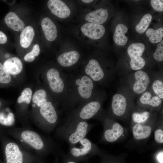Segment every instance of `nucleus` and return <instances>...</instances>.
<instances>
[{
	"instance_id": "nucleus-1",
	"label": "nucleus",
	"mask_w": 163,
	"mask_h": 163,
	"mask_svg": "<svg viewBox=\"0 0 163 163\" xmlns=\"http://www.w3.org/2000/svg\"><path fill=\"white\" fill-rule=\"evenodd\" d=\"M4 133L9 135L28 151L41 154H46L58 150V147L50 138L45 137L29 126L10 127Z\"/></svg>"
},
{
	"instance_id": "nucleus-2",
	"label": "nucleus",
	"mask_w": 163,
	"mask_h": 163,
	"mask_svg": "<svg viewBox=\"0 0 163 163\" xmlns=\"http://www.w3.org/2000/svg\"><path fill=\"white\" fill-rule=\"evenodd\" d=\"M93 126L85 120H70L58 127L56 133L58 137L71 146L85 138Z\"/></svg>"
},
{
	"instance_id": "nucleus-3",
	"label": "nucleus",
	"mask_w": 163,
	"mask_h": 163,
	"mask_svg": "<svg viewBox=\"0 0 163 163\" xmlns=\"http://www.w3.org/2000/svg\"><path fill=\"white\" fill-rule=\"evenodd\" d=\"M6 135L0 134V140L6 163H24L30 152L17 141L8 138Z\"/></svg>"
},
{
	"instance_id": "nucleus-4",
	"label": "nucleus",
	"mask_w": 163,
	"mask_h": 163,
	"mask_svg": "<svg viewBox=\"0 0 163 163\" xmlns=\"http://www.w3.org/2000/svg\"><path fill=\"white\" fill-rule=\"evenodd\" d=\"M100 152L97 146L86 137L75 145L69 146L66 156L76 162H86L88 159Z\"/></svg>"
},
{
	"instance_id": "nucleus-5",
	"label": "nucleus",
	"mask_w": 163,
	"mask_h": 163,
	"mask_svg": "<svg viewBox=\"0 0 163 163\" xmlns=\"http://www.w3.org/2000/svg\"><path fill=\"white\" fill-rule=\"evenodd\" d=\"M38 109L39 117L35 122L36 125L45 133H51L56 126L58 121L55 106L47 101Z\"/></svg>"
},
{
	"instance_id": "nucleus-6",
	"label": "nucleus",
	"mask_w": 163,
	"mask_h": 163,
	"mask_svg": "<svg viewBox=\"0 0 163 163\" xmlns=\"http://www.w3.org/2000/svg\"><path fill=\"white\" fill-rule=\"evenodd\" d=\"M145 49V45L140 43H132L128 47L127 53L130 59V67L133 70H139L145 66V61L141 56Z\"/></svg>"
},
{
	"instance_id": "nucleus-7",
	"label": "nucleus",
	"mask_w": 163,
	"mask_h": 163,
	"mask_svg": "<svg viewBox=\"0 0 163 163\" xmlns=\"http://www.w3.org/2000/svg\"><path fill=\"white\" fill-rule=\"evenodd\" d=\"M104 130L102 139L107 142H115L123 134L124 129L118 123H112L110 120H104Z\"/></svg>"
},
{
	"instance_id": "nucleus-8",
	"label": "nucleus",
	"mask_w": 163,
	"mask_h": 163,
	"mask_svg": "<svg viewBox=\"0 0 163 163\" xmlns=\"http://www.w3.org/2000/svg\"><path fill=\"white\" fill-rule=\"evenodd\" d=\"M101 108V105L99 102L97 101H91L84 105L68 120L76 119L86 121L96 116Z\"/></svg>"
},
{
	"instance_id": "nucleus-9",
	"label": "nucleus",
	"mask_w": 163,
	"mask_h": 163,
	"mask_svg": "<svg viewBox=\"0 0 163 163\" xmlns=\"http://www.w3.org/2000/svg\"><path fill=\"white\" fill-rule=\"evenodd\" d=\"M46 77L50 87L53 91L56 93L62 91L64 84L57 69L53 68L49 69L46 72Z\"/></svg>"
},
{
	"instance_id": "nucleus-10",
	"label": "nucleus",
	"mask_w": 163,
	"mask_h": 163,
	"mask_svg": "<svg viewBox=\"0 0 163 163\" xmlns=\"http://www.w3.org/2000/svg\"><path fill=\"white\" fill-rule=\"evenodd\" d=\"M81 30L85 36L93 40L99 39L105 32L103 25L92 23L84 24L81 27Z\"/></svg>"
},
{
	"instance_id": "nucleus-11",
	"label": "nucleus",
	"mask_w": 163,
	"mask_h": 163,
	"mask_svg": "<svg viewBox=\"0 0 163 163\" xmlns=\"http://www.w3.org/2000/svg\"><path fill=\"white\" fill-rule=\"evenodd\" d=\"M47 6L54 15L61 18H67L70 14L69 8L63 2L60 0H50Z\"/></svg>"
},
{
	"instance_id": "nucleus-12",
	"label": "nucleus",
	"mask_w": 163,
	"mask_h": 163,
	"mask_svg": "<svg viewBox=\"0 0 163 163\" xmlns=\"http://www.w3.org/2000/svg\"><path fill=\"white\" fill-rule=\"evenodd\" d=\"M135 81L133 85V90L137 94H141L146 91L150 79L148 75L142 70H138L134 73Z\"/></svg>"
},
{
	"instance_id": "nucleus-13",
	"label": "nucleus",
	"mask_w": 163,
	"mask_h": 163,
	"mask_svg": "<svg viewBox=\"0 0 163 163\" xmlns=\"http://www.w3.org/2000/svg\"><path fill=\"white\" fill-rule=\"evenodd\" d=\"M127 108V100L123 95L116 94L113 96L111 109L114 116L117 117L122 116L126 113Z\"/></svg>"
},
{
	"instance_id": "nucleus-14",
	"label": "nucleus",
	"mask_w": 163,
	"mask_h": 163,
	"mask_svg": "<svg viewBox=\"0 0 163 163\" xmlns=\"http://www.w3.org/2000/svg\"><path fill=\"white\" fill-rule=\"evenodd\" d=\"M75 83L78 86V92L80 96L85 99L90 98L94 88L91 79L88 76L84 75L80 79H77Z\"/></svg>"
},
{
	"instance_id": "nucleus-15",
	"label": "nucleus",
	"mask_w": 163,
	"mask_h": 163,
	"mask_svg": "<svg viewBox=\"0 0 163 163\" xmlns=\"http://www.w3.org/2000/svg\"><path fill=\"white\" fill-rule=\"evenodd\" d=\"M86 74L92 80L98 82L104 77V72L98 61L94 59L89 60L85 68Z\"/></svg>"
},
{
	"instance_id": "nucleus-16",
	"label": "nucleus",
	"mask_w": 163,
	"mask_h": 163,
	"mask_svg": "<svg viewBox=\"0 0 163 163\" xmlns=\"http://www.w3.org/2000/svg\"><path fill=\"white\" fill-rule=\"evenodd\" d=\"M41 26L47 40L52 41L56 40L57 34V28L50 18L46 17L43 19Z\"/></svg>"
},
{
	"instance_id": "nucleus-17",
	"label": "nucleus",
	"mask_w": 163,
	"mask_h": 163,
	"mask_svg": "<svg viewBox=\"0 0 163 163\" xmlns=\"http://www.w3.org/2000/svg\"><path fill=\"white\" fill-rule=\"evenodd\" d=\"M152 131V127L145 124L135 123L132 129L133 137L137 140L147 138L151 135Z\"/></svg>"
},
{
	"instance_id": "nucleus-18",
	"label": "nucleus",
	"mask_w": 163,
	"mask_h": 163,
	"mask_svg": "<svg viewBox=\"0 0 163 163\" xmlns=\"http://www.w3.org/2000/svg\"><path fill=\"white\" fill-rule=\"evenodd\" d=\"M3 66L11 75H16L22 71L23 65L21 60L18 57L10 58L5 61Z\"/></svg>"
},
{
	"instance_id": "nucleus-19",
	"label": "nucleus",
	"mask_w": 163,
	"mask_h": 163,
	"mask_svg": "<svg viewBox=\"0 0 163 163\" xmlns=\"http://www.w3.org/2000/svg\"><path fill=\"white\" fill-rule=\"evenodd\" d=\"M5 21L9 28L17 31H22L25 27L23 21L14 12H10L5 18Z\"/></svg>"
},
{
	"instance_id": "nucleus-20",
	"label": "nucleus",
	"mask_w": 163,
	"mask_h": 163,
	"mask_svg": "<svg viewBox=\"0 0 163 163\" xmlns=\"http://www.w3.org/2000/svg\"><path fill=\"white\" fill-rule=\"evenodd\" d=\"M108 17L107 9L101 8L88 13L85 19L89 23L101 24L106 21Z\"/></svg>"
},
{
	"instance_id": "nucleus-21",
	"label": "nucleus",
	"mask_w": 163,
	"mask_h": 163,
	"mask_svg": "<svg viewBox=\"0 0 163 163\" xmlns=\"http://www.w3.org/2000/svg\"><path fill=\"white\" fill-rule=\"evenodd\" d=\"M80 57L79 53L76 51L64 53L57 58V61L62 66L69 67L77 62Z\"/></svg>"
},
{
	"instance_id": "nucleus-22",
	"label": "nucleus",
	"mask_w": 163,
	"mask_h": 163,
	"mask_svg": "<svg viewBox=\"0 0 163 163\" xmlns=\"http://www.w3.org/2000/svg\"><path fill=\"white\" fill-rule=\"evenodd\" d=\"M140 104L143 105L156 108L161 105L162 99L156 95H152L148 91H145L142 93L139 99Z\"/></svg>"
},
{
	"instance_id": "nucleus-23",
	"label": "nucleus",
	"mask_w": 163,
	"mask_h": 163,
	"mask_svg": "<svg viewBox=\"0 0 163 163\" xmlns=\"http://www.w3.org/2000/svg\"><path fill=\"white\" fill-rule=\"evenodd\" d=\"M35 36V31L31 26H27L21 31L20 36V43L23 48L28 47L31 44Z\"/></svg>"
},
{
	"instance_id": "nucleus-24",
	"label": "nucleus",
	"mask_w": 163,
	"mask_h": 163,
	"mask_svg": "<svg viewBox=\"0 0 163 163\" xmlns=\"http://www.w3.org/2000/svg\"><path fill=\"white\" fill-rule=\"evenodd\" d=\"M128 30L127 27L124 24H119L117 25L113 38L114 42L117 45L123 46L126 44L128 38L125 35V34Z\"/></svg>"
},
{
	"instance_id": "nucleus-25",
	"label": "nucleus",
	"mask_w": 163,
	"mask_h": 163,
	"mask_svg": "<svg viewBox=\"0 0 163 163\" xmlns=\"http://www.w3.org/2000/svg\"><path fill=\"white\" fill-rule=\"evenodd\" d=\"M47 93L43 89H39L36 91L33 94L32 101L34 103V107H40L48 101L46 99Z\"/></svg>"
},
{
	"instance_id": "nucleus-26",
	"label": "nucleus",
	"mask_w": 163,
	"mask_h": 163,
	"mask_svg": "<svg viewBox=\"0 0 163 163\" xmlns=\"http://www.w3.org/2000/svg\"><path fill=\"white\" fill-rule=\"evenodd\" d=\"M146 34L147 37H149V40L151 43L160 42L163 37V28L161 27L156 30L149 28L147 30Z\"/></svg>"
},
{
	"instance_id": "nucleus-27",
	"label": "nucleus",
	"mask_w": 163,
	"mask_h": 163,
	"mask_svg": "<svg viewBox=\"0 0 163 163\" xmlns=\"http://www.w3.org/2000/svg\"><path fill=\"white\" fill-rule=\"evenodd\" d=\"M152 18V16L150 14H146L144 15L136 27V31L139 34L143 33L149 27Z\"/></svg>"
},
{
	"instance_id": "nucleus-28",
	"label": "nucleus",
	"mask_w": 163,
	"mask_h": 163,
	"mask_svg": "<svg viewBox=\"0 0 163 163\" xmlns=\"http://www.w3.org/2000/svg\"><path fill=\"white\" fill-rule=\"evenodd\" d=\"M150 116V113L147 111L142 112H135L132 114V119L135 123L145 124L148 120Z\"/></svg>"
},
{
	"instance_id": "nucleus-29",
	"label": "nucleus",
	"mask_w": 163,
	"mask_h": 163,
	"mask_svg": "<svg viewBox=\"0 0 163 163\" xmlns=\"http://www.w3.org/2000/svg\"><path fill=\"white\" fill-rule=\"evenodd\" d=\"M32 94L31 88L28 87L25 88L22 91L21 95L18 98L17 103L19 104L23 103L27 105L29 104L32 98Z\"/></svg>"
},
{
	"instance_id": "nucleus-30",
	"label": "nucleus",
	"mask_w": 163,
	"mask_h": 163,
	"mask_svg": "<svg viewBox=\"0 0 163 163\" xmlns=\"http://www.w3.org/2000/svg\"><path fill=\"white\" fill-rule=\"evenodd\" d=\"M11 80V75L5 69L3 64L0 62V87L9 84Z\"/></svg>"
},
{
	"instance_id": "nucleus-31",
	"label": "nucleus",
	"mask_w": 163,
	"mask_h": 163,
	"mask_svg": "<svg viewBox=\"0 0 163 163\" xmlns=\"http://www.w3.org/2000/svg\"><path fill=\"white\" fill-rule=\"evenodd\" d=\"M154 93L161 99L163 98V82L159 79L154 81L152 85Z\"/></svg>"
},
{
	"instance_id": "nucleus-32",
	"label": "nucleus",
	"mask_w": 163,
	"mask_h": 163,
	"mask_svg": "<svg viewBox=\"0 0 163 163\" xmlns=\"http://www.w3.org/2000/svg\"><path fill=\"white\" fill-rule=\"evenodd\" d=\"M40 52V46L38 44H35L31 51L26 54L24 56V60L27 62H33L35 59V57L38 56Z\"/></svg>"
},
{
	"instance_id": "nucleus-33",
	"label": "nucleus",
	"mask_w": 163,
	"mask_h": 163,
	"mask_svg": "<svg viewBox=\"0 0 163 163\" xmlns=\"http://www.w3.org/2000/svg\"><path fill=\"white\" fill-rule=\"evenodd\" d=\"M154 58L156 61L161 62L163 60V40L158 44L155 52L153 55Z\"/></svg>"
},
{
	"instance_id": "nucleus-34",
	"label": "nucleus",
	"mask_w": 163,
	"mask_h": 163,
	"mask_svg": "<svg viewBox=\"0 0 163 163\" xmlns=\"http://www.w3.org/2000/svg\"><path fill=\"white\" fill-rule=\"evenodd\" d=\"M151 5L155 10L160 12L163 11V1L160 0H152Z\"/></svg>"
},
{
	"instance_id": "nucleus-35",
	"label": "nucleus",
	"mask_w": 163,
	"mask_h": 163,
	"mask_svg": "<svg viewBox=\"0 0 163 163\" xmlns=\"http://www.w3.org/2000/svg\"><path fill=\"white\" fill-rule=\"evenodd\" d=\"M155 141L157 143H163V130L161 128H158L155 130L154 133Z\"/></svg>"
},
{
	"instance_id": "nucleus-36",
	"label": "nucleus",
	"mask_w": 163,
	"mask_h": 163,
	"mask_svg": "<svg viewBox=\"0 0 163 163\" xmlns=\"http://www.w3.org/2000/svg\"><path fill=\"white\" fill-rule=\"evenodd\" d=\"M7 41V37L6 35L3 32L0 30V44H5Z\"/></svg>"
},
{
	"instance_id": "nucleus-37",
	"label": "nucleus",
	"mask_w": 163,
	"mask_h": 163,
	"mask_svg": "<svg viewBox=\"0 0 163 163\" xmlns=\"http://www.w3.org/2000/svg\"><path fill=\"white\" fill-rule=\"evenodd\" d=\"M63 157V161L62 163H77L68 158L66 154H62Z\"/></svg>"
},
{
	"instance_id": "nucleus-38",
	"label": "nucleus",
	"mask_w": 163,
	"mask_h": 163,
	"mask_svg": "<svg viewBox=\"0 0 163 163\" xmlns=\"http://www.w3.org/2000/svg\"><path fill=\"white\" fill-rule=\"evenodd\" d=\"M157 158L160 163H163V152L161 151L159 152L157 155Z\"/></svg>"
},
{
	"instance_id": "nucleus-39",
	"label": "nucleus",
	"mask_w": 163,
	"mask_h": 163,
	"mask_svg": "<svg viewBox=\"0 0 163 163\" xmlns=\"http://www.w3.org/2000/svg\"><path fill=\"white\" fill-rule=\"evenodd\" d=\"M93 1L92 0H82V1L85 3H89Z\"/></svg>"
},
{
	"instance_id": "nucleus-40",
	"label": "nucleus",
	"mask_w": 163,
	"mask_h": 163,
	"mask_svg": "<svg viewBox=\"0 0 163 163\" xmlns=\"http://www.w3.org/2000/svg\"><path fill=\"white\" fill-rule=\"evenodd\" d=\"M3 105V103L1 100H0V110L2 108V106Z\"/></svg>"
},
{
	"instance_id": "nucleus-41",
	"label": "nucleus",
	"mask_w": 163,
	"mask_h": 163,
	"mask_svg": "<svg viewBox=\"0 0 163 163\" xmlns=\"http://www.w3.org/2000/svg\"><path fill=\"white\" fill-rule=\"evenodd\" d=\"M2 133H3L2 132L1 130L0 129V134Z\"/></svg>"
}]
</instances>
